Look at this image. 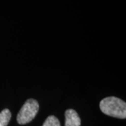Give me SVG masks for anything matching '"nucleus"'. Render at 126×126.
I'll use <instances>...</instances> for the list:
<instances>
[{
	"label": "nucleus",
	"instance_id": "1",
	"mask_svg": "<svg viewBox=\"0 0 126 126\" xmlns=\"http://www.w3.org/2000/svg\"><path fill=\"white\" fill-rule=\"evenodd\" d=\"M99 108L102 113L109 116L121 119L126 118V103L116 97H108L101 100Z\"/></svg>",
	"mask_w": 126,
	"mask_h": 126
},
{
	"label": "nucleus",
	"instance_id": "3",
	"mask_svg": "<svg viewBox=\"0 0 126 126\" xmlns=\"http://www.w3.org/2000/svg\"><path fill=\"white\" fill-rule=\"evenodd\" d=\"M81 119L77 112L74 109H67L65 111L64 126H80Z\"/></svg>",
	"mask_w": 126,
	"mask_h": 126
},
{
	"label": "nucleus",
	"instance_id": "5",
	"mask_svg": "<svg viewBox=\"0 0 126 126\" xmlns=\"http://www.w3.org/2000/svg\"><path fill=\"white\" fill-rule=\"evenodd\" d=\"M43 126H60V123L55 116H50L46 118Z\"/></svg>",
	"mask_w": 126,
	"mask_h": 126
},
{
	"label": "nucleus",
	"instance_id": "4",
	"mask_svg": "<svg viewBox=\"0 0 126 126\" xmlns=\"http://www.w3.org/2000/svg\"><path fill=\"white\" fill-rule=\"evenodd\" d=\"M11 118V113L8 109H5L0 113V126H7Z\"/></svg>",
	"mask_w": 126,
	"mask_h": 126
},
{
	"label": "nucleus",
	"instance_id": "2",
	"mask_svg": "<svg viewBox=\"0 0 126 126\" xmlns=\"http://www.w3.org/2000/svg\"><path fill=\"white\" fill-rule=\"evenodd\" d=\"M39 105L34 99H29L25 102L17 116V121L20 125H25L31 122L39 111Z\"/></svg>",
	"mask_w": 126,
	"mask_h": 126
}]
</instances>
